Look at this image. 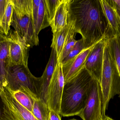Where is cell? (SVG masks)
<instances>
[{
	"label": "cell",
	"instance_id": "6da1fadb",
	"mask_svg": "<svg viewBox=\"0 0 120 120\" xmlns=\"http://www.w3.org/2000/svg\"><path fill=\"white\" fill-rule=\"evenodd\" d=\"M71 20L74 21L75 32L82 36L85 49L115 36L101 0H70L68 23Z\"/></svg>",
	"mask_w": 120,
	"mask_h": 120
},
{
	"label": "cell",
	"instance_id": "7a4b0ae2",
	"mask_svg": "<svg viewBox=\"0 0 120 120\" xmlns=\"http://www.w3.org/2000/svg\"><path fill=\"white\" fill-rule=\"evenodd\" d=\"M94 78L84 67L75 77L64 83L60 111L61 116H78L82 112Z\"/></svg>",
	"mask_w": 120,
	"mask_h": 120
},
{
	"label": "cell",
	"instance_id": "3957f363",
	"mask_svg": "<svg viewBox=\"0 0 120 120\" xmlns=\"http://www.w3.org/2000/svg\"><path fill=\"white\" fill-rule=\"evenodd\" d=\"M13 13L11 23L17 34L30 47L38 46V37L36 34L32 16V0H12Z\"/></svg>",
	"mask_w": 120,
	"mask_h": 120
},
{
	"label": "cell",
	"instance_id": "277c9868",
	"mask_svg": "<svg viewBox=\"0 0 120 120\" xmlns=\"http://www.w3.org/2000/svg\"><path fill=\"white\" fill-rule=\"evenodd\" d=\"M107 39L104 49L103 65L100 82L102 92V116L105 115L106 110L110 100L120 94V75L114 58L111 53Z\"/></svg>",
	"mask_w": 120,
	"mask_h": 120
},
{
	"label": "cell",
	"instance_id": "5b68a950",
	"mask_svg": "<svg viewBox=\"0 0 120 120\" xmlns=\"http://www.w3.org/2000/svg\"><path fill=\"white\" fill-rule=\"evenodd\" d=\"M6 81L7 87L11 90L17 91L21 87H24L29 89L40 98L41 77H34L31 73L28 67L21 65H10L6 77Z\"/></svg>",
	"mask_w": 120,
	"mask_h": 120
},
{
	"label": "cell",
	"instance_id": "8992f818",
	"mask_svg": "<svg viewBox=\"0 0 120 120\" xmlns=\"http://www.w3.org/2000/svg\"><path fill=\"white\" fill-rule=\"evenodd\" d=\"M2 113L0 120H38L19 103L6 87L0 88Z\"/></svg>",
	"mask_w": 120,
	"mask_h": 120
},
{
	"label": "cell",
	"instance_id": "52a82bcc",
	"mask_svg": "<svg viewBox=\"0 0 120 120\" xmlns=\"http://www.w3.org/2000/svg\"><path fill=\"white\" fill-rule=\"evenodd\" d=\"M102 92L100 83L94 78L89 90L86 105L78 115L83 120H96L102 116Z\"/></svg>",
	"mask_w": 120,
	"mask_h": 120
},
{
	"label": "cell",
	"instance_id": "ba28073f",
	"mask_svg": "<svg viewBox=\"0 0 120 120\" xmlns=\"http://www.w3.org/2000/svg\"><path fill=\"white\" fill-rule=\"evenodd\" d=\"M64 83L62 64L58 62L48 88L46 104L50 111L60 114Z\"/></svg>",
	"mask_w": 120,
	"mask_h": 120
},
{
	"label": "cell",
	"instance_id": "9c48e42d",
	"mask_svg": "<svg viewBox=\"0 0 120 120\" xmlns=\"http://www.w3.org/2000/svg\"><path fill=\"white\" fill-rule=\"evenodd\" d=\"M7 36L9 44L10 65H21L28 67L30 47L15 30L10 29Z\"/></svg>",
	"mask_w": 120,
	"mask_h": 120
},
{
	"label": "cell",
	"instance_id": "30bf717a",
	"mask_svg": "<svg viewBox=\"0 0 120 120\" xmlns=\"http://www.w3.org/2000/svg\"><path fill=\"white\" fill-rule=\"evenodd\" d=\"M107 39L96 43L87 56L84 67L94 79L101 81L103 65L104 49Z\"/></svg>",
	"mask_w": 120,
	"mask_h": 120
},
{
	"label": "cell",
	"instance_id": "8fae6325",
	"mask_svg": "<svg viewBox=\"0 0 120 120\" xmlns=\"http://www.w3.org/2000/svg\"><path fill=\"white\" fill-rule=\"evenodd\" d=\"M94 46L85 49L77 56L62 65L65 83L75 77L84 67L86 59Z\"/></svg>",
	"mask_w": 120,
	"mask_h": 120
},
{
	"label": "cell",
	"instance_id": "7c38bea8",
	"mask_svg": "<svg viewBox=\"0 0 120 120\" xmlns=\"http://www.w3.org/2000/svg\"><path fill=\"white\" fill-rule=\"evenodd\" d=\"M10 66L9 46L7 36L0 31V87L7 86L6 77Z\"/></svg>",
	"mask_w": 120,
	"mask_h": 120
},
{
	"label": "cell",
	"instance_id": "4fadbf2b",
	"mask_svg": "<svg viewBox=\"0 0 120 120\" xmlns=\"http://www.w3.org/2000/svg\"><path fill=\"white\" fill-rule=\"evenodd\" d=\"M58 62L56 51L54 49L52 48L48 62L43 75L41 77V85L40 99L44 101L46 104L48 88Z\"/></svg>",
	"mask_w": 120,
	"mask_h": 120
},
{
	"label": "cell",
	"instance_id": "5bb4252c",
	"mask_svg": "<svg viewBox=\"0 0 120 120\" xmlns=\"http://www.w3.org/2000/svg\"><path fill=\"white\" fill-rule=\"evenodd\" d=\"M70 0H63L50 24L53 34L62 30L68 24Z\"/></svg>",
	"mask_w": 120,
	"mask_h": 120
},
{
	"label": "cell",
	"instance_id": "9a60e30c",
	"mask_svg": "<svg viewBox=\"0 0 120 120\" xmlns=\"http://www.w3.org/2000/svg\"><path fill=\"white\" fill-rule=\"evenodd\" d=\"M20 90L28 94L33 100L32 113L38 120H49L50 110L46 104L29 89L21 87Z\"/></svg>",
	"mask_w": 120,
	"mask_h": 120
},
{
	"label": "cell",
	"instance_id": "2e32d148",
	"mask_svg": "<svg viewBox=\"0 0 120 120\" xmlns=\"http://www.w3.org/2000/svg\"><path fill=\"white\" fill-rule=\"evenodd\" d=\"M73 23V20L69 21L68 24L65 27L60 31L53 34L52 41L51 47L55 50L59 62L61 63V56L64 44Z\"/></svg>",
	"mask_w": 120,
	"mask_h": 120
},
{
	"label": "cell",
	"instance_id": "e0dca14e",
	"mask_svg": "<svg viewBox=\"0 0 120 120\" xmlns=\"http://www.w3.org/2000/svg\"><path fill=\"white\" fill-rule=\"evenodd\" d=\"M50 26V21L47 11L45 0H41L39 8L37 21L35 27L36 34L38 37L39 32Z\"/></svg>",
	"mask_w": 120,
	"mask_h": 120
},
{
	"label": "cell",
	"instance_id": "ac0fdd59",
	"mask_svg": "<svg viewBox=\"0 0 120 120\" xmlns=\"http://www.w3.org/2000/svg\"><path fill=\"white\" fill-rule=\"evenodd\" d=\"M101 3L109 24L115 35L119 34L116 12L109 0H101Z\"/></svg>",
	"mask_w": 120,
	"mask_h": 120
},
{
	"label": "cell",
	"instance_id": "d6986e66",
	"mask_svg": "<svg viewBox=\"0 0 120 120\" xmlns=\"http://www.w3.org/2000/svg\"><path fill=\"white\" fill-rule=\"evenodd\" d=\"M5 87L7 88L9 92L19 103L32 113L33 100L28 94L20 89L13 91L11 90L8 87Z\"/></svg>",
	"mask_w": 120,
	"mask_h": 120
},
{
	"label": "cell",
	"instance_id": "ffe728a7",
	"mask_svg": "<svg viewBox=\"0 0 120 120\" xmlns=\"http://www.w3.org/2000/svg\"><path fill=\"white\" fill-rule=\"evenodd\" d=\"M13 10V5L12 0H9L2 19L1 26L0 27V31L6 36L8 35L11 29Z\"/></svg>",
	"mask_w": 120,
	"mask_h": 120
},
{
	"label": "cell",
	"instance_id": "44dd1931",
	"mask_svg": "<svg viewBox=\"0 0 120 120\" xmlns=\"http://www.w3.org/2000/svg\"><path fill=\"white\" fill-rule=\"evenodd\" d=\"M108 43L111 54L116 63L120 75V35H117L108 39ZM120 97V94L119 95Z\"/></svg>",
	"mask_w": 120,
	"mask_h": 120
},
{
	"label": "cell",
	"instance_id": "7402d4cb",
	"mask_svg": "<svg viewBox=\"0 0 120 120\" xmlns=\"http://www.w3.org/2000/svg\"><path fill=\"white\" fill-rule=\"evenodd\" d=\"M76 34L77 33L74 29V21H73V23L69 30L64 44L61 56V62L67 56L77 43V41L75 39Z\"/></svg>",
	"mask_w": 120,
	"mask_h": 120
},
{
	"label": "cell",
	"instance_id": "603a6c76",
	"mask_svg": "<svg viewBox=\"0 0 120 120\" xmlns=\"http://www.w3.org/2000/svg\"><path fill=\"white\" fill-rule=\"evenodd\" d=\"M85 49L82 39L77 40V43L72 49L69 52L67 56L61 61V63L62 65H65L71 59L77 56Z\"/></svg>",
	"mask_w": 120,
	"mask_h": 120
},
{
	"label": "cell",
	"instance_id": "cb8c5ba5",
	"mask_svg": "<svg viewBox=\"0 0 120 120\" xmlns=\"http://www.w3.org/2000/svg\"><path fill=\"white\" fill-rule=\"evenodd\" d=\"M62 1L63 0H45L50 24Z\"/></svg>",
	"mask_w": 120,
	"mask_h": 120
},
{
	"label": "cell",
	"instance_id": "d4e9b609",
	"mask_svg": "<svg viewBox=\"0 0 120 120\" xmlns=\"http://www.w3.org/2000/svg\"><path fill=\"white\" fill-rule=\"evenodd\" d=\"M40 1L41 0H32V13L34 27L36 24Z\"/></svg>",
	"mask_w": 120,
	"mask_h": 120
},
{
	"label": "cell",
	"instance_id": "484cf974",
	"mask_svg": "<svg viewBox=\"0 0 120 120\" xmlns=\"http://www.w3.org/2000/svg\"><path fill=\"white\" fill-rule=\"evenodd\" d=\"M9 0H0V27L1 26L2 19L7 8Z\"/></svg>",
	"mask_w": 120,
	"mask_h": 120
},
{
	"label": "cell",
	"instance_id": "4316f807",
	"mask_svg": "<svg viewBox=\"0 0 120 120\" xmlns=\"http://www.w3.org/2000/svg\"><path fill=\"white\" fill-rule=\"evenodd\" d=\"M49 120H61L60 114L53 110H51Z\"/></svg>",
	"mask_w": 120,
	"mask_h": 120
},
{
	"label": "cell",
	"instance_id": "83f0119b",
	"mask_svg": "<svg viewBox=\"0 0 120 120\" xmlns=\"http://www.w3.org/2000/svg\"><path fill=\"white\" fill-rule=\"evenodd\" d=\"M112 6L120 10V0H109Z\"/></svg>",
	"mask_w": 120,
	"mask_h": 120
},
{
	"label": "cell",
	"instance_id": "f1b7e54d",
	"mask_svg": "<svg viewBox=\"0 0 120 120\" xmlns=\"http://www.w3.org/2000/svg\"><path fill=\"white\" fill-rule=\"evenodd\" d=\"M113 7L114 8L116 12V15H117L118 19V32H119V34L120 35V10L117 8H115L113 6Z\"/></svg>",
	"mask_w": 120,
	"mask_h": 120
},
{
	"label": "cell",
	"instance_id": "f546056e",
	"mask_svg": "<svg viewBox=\"0 0 120 120\" xmlns=\"http://www.w3.org/2000/svg\"><path fill=\"white\" fill-rule=\"evenodd\" d=\"M96 120H114L112 118L108 117L107 116L105 115L102 116V117L99 118H98Z\"/></svg>",
	"mask_w": 120,
	"mask_h": 120
},
{
	"label": "cell",
	"instance_id": "4dcf8cb0",
	"mask_svg": "<svg viewBox=\"0 0 120 120\" xmlns=\"http://www.w3.org/2000/svg\"><path fill=\"white\" fill-rule=\"evenodd\" d=\"M2 113V107L1 108V106H0V119L1 117V115Z\"/></svg>",
	"mask_w": 120,
	"mask_h": 120
},
{
	"label": "cell",
	"instance_id": "1f68e13d",
	"mask_svg": "<svg viewBox=\"0 0 120 120\" xmlns=\"http://www.w3.org/2000/svg\"><path fill=\"white\" fill-rule=\"evenodd\" d=\"M76 120V119H72V120Z\"/></svg>",
	"mask_w": 120,
	"mask_h": 120
}]
</instances>
